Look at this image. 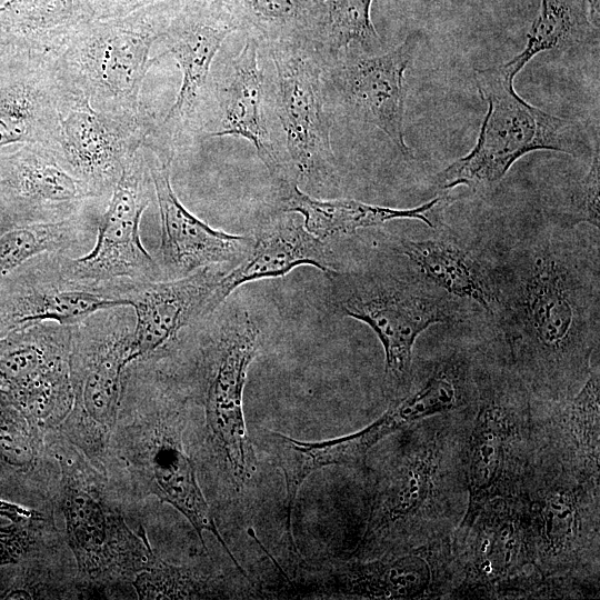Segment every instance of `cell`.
<instances>
[{
    "label": "cell",
    "mask_w": 600,
    "mask_h": 600,
    "mask_svg": "<svg viewBox=\"0 0 600 600\" xmlns=\"http://www.w3.org/2000/svg\"><path fill=\"white\" fill-rule=\"evenodd\" d=\"M148 160L161 218L160 264L162 280L178 279L204 268L226 271L238 264L252 247V237L216 230L191 213L171 184L173 154L149 148ZM227 272V271H226Z\"/></svg>",
    "instance_id": "16"
},
{
    "label": "cell",
    "mask_w": 600,
    "mask_h": 600,
    "mask_svg": "<svg viewBox=\"0 0 600 600\" xmlns=\"http://www.w3.org/2000/svg\"><path fill=\"white\" fill-rule=\"evenodd\" d=\"M432 580L430 562L416 551L387 553L374 560H354L328 567L312 588L320 594L417 599L427 596Z\"/></svg>",
    "instance_id": "26"
},
{
    "label": "cell",
    "mask_w": 600,
    "mask_h": 600,
    "mask_svg": "<svg viewBox=\"0 0 600 600\" xmlns=\"http://www.w3.org/2000/svg\"><path fill=\"white\" fill-rule=\"evenodd\" d=\"M91 19L90 0H8L0 6V58L54 62L73 31Z\"/></svg>",
    "instance_id": "25"
},
{
    "label": "cell",
    "mask_w": 600,
    "mask_h": 600,
    "mask_svg": "<svg viewBox=\"0 0 600 600\" xmlns=\"http://www.w3.org/2000/svg\"><path fill=\"white\" fill-rule=\"evenodd\" d=\"M439 468L436 444L404 450L376 489L367 529L354 556H377L397 547L434 498Z\"/></svg>",
    "instance_id": "19"
},
{
    "label": "cell",
    "mask_w": 600,
    "mask_h": 600,
    "mask_svg": "<svg viewBox=\"0 0 600 600\" xmlns=\"http://www.w3.org/2000/svg\"><path fill=\"white\" fill-rule=\"evenodd\" d=\"M586 176L571 189L562 207L544 213L567 226L600 227V154L596 147Z\"/></svg>",
    "instance_id": "38"
},
{
    "label": "cell",
    "mask_w": 600,
    "mask_h": 600,
    "mask_svg": "<svg viewBox=\"0 0 600 600\" xmlns=\"http://www.w3.org/2000/svg\"><path fill=\"white\" fill-rule=\"evenodd\" d=\"M152 191L148 160L140 149L110 194L98 222L93 249L76 259L57 253L60 274L69 286L120 298L129 281L162 280L161 270L142 246L139 233Z\"/></svg>",
    "instance_id": "9"
},
{
    "label": "cell",
    "mask_w": 600,
    "mask_h": 600,
    "mask_svg": "<svg viewBox=\"0 0 600 600\" xmlns=\"http://www.w3.org/2000/svg\"><path fill=\"white\" fill-rule=\"evenodd\" d=\"M560 419L568 426L571 442L581 452L587 466L599 478V418L600 373L599 366L591 367L578 392L567 398Z\"/></svg>",
    "instance_id": "35"
},
{
    "label": "cell",
    "mask_w": 600,
    "mask_h": 600,
    "mask_svg": "<svg viewBox=\"0 0 600 600\" xmlns=\"http://www.w3.org/2000/svg\"><path fill=\"white\" fill-rule=\"evenodd\" d=\"M0 149L41 143L57 148L62 89L53 62L0 58Z\"/></svg>",
    "instance_id": "20"
},
{
    "label": "cell",
    "mask_w": 600,
    "mask_h": 600,
    "mask_svg": "<svg viewBox=\"0 0 600 600\" xmlns=\"http://www.w3.org/2000/svg\"><path fill=\"white\" fill-rule=\"evenodd\" d=\"M591 0H541L540 11L528 34L521 52L502 68L516 76L539 53L564 50L598 40L592 23Z\"/></svg>",
    "instance_id": "30"
},
{
    "label": "cell",
    "mask_w": 600,
    "mask_h": 600,
    "mask_svg": "<svg viewBox=\"0 0 600 600\" xmlns=\"http://www.w3.org/2000/svg\"><path fill=\"white\" fill-rule=\"evenodd\" d=\"M543 213L487 247L491 321L510 364L533 392L567 399L588 377L600 336L599 229Z\"/></svg>",
    "instance_id": "1"
},
{
    "label": "cell",
    "mask_w": 600,
    "mask_h": 600,
    "mask_svg": "<svg viewBox=\"0 0 600 600\" xmlns=\"http://www.w3.org/2000/svg\"><path fill=\"white\" fill-rule=\"evenodd\" d=\"M139 599H208L227 592L217 578L170 564L157 556L132 580Z\"/></svg>",
    "instance_id": "33"
},
{
    "label": "cell",
    "mask_w": 600,
    "mask_h": 600,
    "mask_svg": "<svg viewBox=\"0 0 600 600\" xmlns=\"http://www.w3.org/2000/svg\"><path fill=\"white\" fill-rule=\"evenodd\" d=\"M173 0H90L94 18L109 19L127 16L150 4ZM187 2L191 0H176Z\"/></svg>",
    "instance_id": "40"
},
{
    "label": "cell",
    "mask_w": 600,
    "mask_h": 600,
    "mask_svg": "<svg viewBox=\"0 0 600 600\" xmlns=\"http://www.w3.org/2000/svg\"><path fill=\"white\" fill-rule=\"evenodd\" d=\"M421 40L413 31L387 52L348 51L339 62L338 84L351 112L381 130L406 158L411 152L404 140L406 71Z\"/></svg>",
    "instance_id": "17"
},
{
    "label": "cell",
    "mask_w": 600,
    "mask_h": 600,
    "mask_svg": "<svg viewBox=\"0 0 600 600\" xmlns=\"http://www.w3.org/2000/svg\"><path fill=\"white\" fill-rule=\"evenodd\" d=\"M520 544L519 531L512 522L503 521L502 524L484 529L477 541L471 573L487 582L507 576L516 566Z\"/></svg>",
    "instance_id": "37"
},
{
    "label": "cell",
    "mask_w": 600,
    "mask_h": 600,
    "mask_svg": "<svg viewBox=\"0 0 600 600\" xmlns=\"http://www.w3.org/2000/svg\"><path fill=\"white\" fill-rule=\"evenodd\" d=\"M280 190L286 193L281 210L300 214L306 229L321 240L396 219H416L433 228L441 222V210L451 201L442 194L418 207L398 209L353 199H320L304 193L296 183L280 187Z\"/></svg>",
    "instance_id": "27"
},
{
    "label": "cell",
    "mask_w": 600,
    "mask_h": 600,
    "mask_svg": "<svg viewBox=\"0 0 600 600\" xmlns=\"http://www.w3.org/2000/svg\"><path fill=\"white\" fill-rule=\"evenodd\" d=\"M372 0H319L320 17L313 47L323 60L348 51L377 53L381 37L370 17Z\"/></svg>",
    "instance_id": "32"
},
{
    "label": "cell",
    "mask_w": 600,
    "mask_h": 600,
    "mask_svg": "<svg viewBox=\"0 0 600 600\" xmlns=\"http://www.w3.org/2000/svg\"><path fill=\"white\" fill-rule=\"evenodd\" d=\"M224 273L204 268L178 279L131 282L120 296L136 319L128 366L169 356L190 327L210 316V300Z\"/></svg>",
    "instance_id": "15"
},
{
    "label": "cell",
    "mask_w": 600,
    "mask_h": 600,
    "mask_svg": "<svg viewBox=\"0 0 600 600\" xmlns=\"http://www.w3.org/2000/svg\"><path fill=\"white\" fill-rule=\"evenodd\" d=\"M98 200L53 147L22 144L11 153L0 152V232L62 221Z\"/></svg>",
    "instance_id": "14"
},
{
    "label": "cell",
    "mask_w": 600,
    "mask_h": 600,
    "mask_svg": "<svg viewBox=\"0 0 600 600\" xmlns=\"http://www.w3.org/2000/svg\"><path fill=\"white\" fill-rule=\"evenodd\" d=\"M254 443L271 463L281 470L287 493V530L291 543L292 509L298 490L312 472L329 466H359L373 443L366 428L351 434L323 441H300L282 433L261 429Z\"/></svg>",
    "instance_id": "28"
},
{
    "label": "cell",
    "mask_w": 600,
    "mask_h": 600,
    "mask_svg": "<svg viewBox=\"0 0 600 600\" xmlns=\"http://www.w3.org/2000/svg\"><path fill=\"white\" fill-rule=\"evenodd\" d=\"M59 112L60 134L56 149L98 199L111 194L124 167L157 126L147 109L137 114L102 112L63 89Z\"/></svg>",
    "instance_id": "13"
},
{
    "label": "cell",
    "mask_w": 600,
    "mask_h": 600,
    "mask_svg": "<svg viewBox=\"0 0 600 600\" xmlns=\"http://www.w3.org/2000/svg\"><path fill=\"white\" fill-rule=\"evenodd\" d=\"M53 524L48 517L12 522L0 527V567L14 564L33 551L53 547Z\"/></svg>",
    "instance_id": "39"
},
{
    "label": "cell",
    "mask_w": 600,
    "mask_h": 600,
    "mask_svg": "<svg viewBox=\"0 0 600 600\" xmlns=\"http://www.w3.org/2000/svg\"><path fill=\"white\" fill-rule=\"evenodd\" d=\"M48 452L57 461V501L66 522L68 546L82 588L129 581L154 558L144 529L127 523L107 474L59 432L50 433Z\"/></svg>",
    "instance_id": "5"
},
{
    "label": "cell",
    "mask_w": 600,
    "mask_h": 600,
    "mask_svg": "<svg viewBox=\"0 0 600 600\" xmlns=\"http://www.w3.org/2000/svg\"><path fill=\"white\" fill-rule=\"evenodd\" d=\"M57 253L36 257L0 280V337L37 322L72 327L99 310L130 306L106 292L69 286L60 274Z\"/></svg>",
    "instance_id": "18"
},
{
    "label": "cell",
    "mask_w": 600,
    "mask_h": 600,
    "mask_svg": "<svg viewBox=\"0 0 600 600\" xmlns=\"http://www.w3.org/2000/svg\"><path fill=\"white\" fill-rule=\"evenodd\" d=\"M421 238H402L397 251L424 278L491 320L493 290L486 247L456 236L442 221Z\"/></svg>",
    "instance_id": "22"
},
{
    "label": "cell",
    "mask_w": 600,
    "mask_h": 600,
    "mask_svg": "<svg viewBox=\"0 0 600 600\" xmlns=\"http://www.w3.org/2000/svg\"><path fill=\"white\" fill-rule=\"evenodd\" d=\"M578 498L569 489L547 494L539 519L542 547L548 553L558 554L572 548L579 531Z\"/></svg>",
    "instance_id": "36"
},
{
    "label": "cell",
    "mask_w": 600,
    "mask_h": 600,
    "mask_svg": "<svg viewBox=\"0 0 600 600\" xmlns=\"http://www.w3.org/2000/svg\"><path fill=\"white\" fill-rule=\"evenodd\" d=\"M237 29L236 19L221 0L182 2L158 39L164 46L158 57L174 58L182 73L181 86L146 144L174 154L177 146L193 131L212 61L226 38Z\"/></svg>",
    "instance_id": "12"
},
{
    "label": "cell",
    "mask_w": 600,
    "mask_h": 600,
    "mask_svg": "<svg viewBox=\"0 0 600 600\" xmlns=\"http://www.w3.org/2000/svg\"><path fill=\"white\" fill-rule=\"evenodd\" d=\"M188 392L164 374L159 361L130 363L124 371L118 419L108 447V467L121 469L140 496H154L177 509L193 527L206 549L210 532L239 572L248 578L218 530L184 450Z\"/></svg>",
    "instance_id": "2"
},
{
    "label": "cell",
    "mask_w": 600,
    "mask_h": 600,
    "mask_svg": "<svg viewBox=\"0 0 600 600\" xmlns=\"http://www.w3.org/2000/svg\"><path fill=\"white\" fill-rule=\"evenodd\" d=\"M252 239L244 258L222 276L209 303L210 314L243 283L281 277L299 266H312L327 277L338 271L324 240L309 232L296 212L281 211L263 221Z\"/></svg>",
    "instance_id": "21"
},
{
    "label": "cell",
    "mask_w": 600,
    "mask_h": 600,
    "mask_svg": "<svg viewBox=\"0 0 600 600\" xmlns=\"http://www.w3.org/2000/svg\"><path fill=\"white\" fill-rule=\"evenodd\" d=\"M0 516L8 518L11 522L46 517V514L38 510L26 508L3 499H0Z\"/></svg>",
    "instance_id": "41"
},
{
    "label": "cell",
    "mask_w": 600,
    "mask_h": 600,
    "mask_svg": "<svg viewBox=\"0 0 600 600\" xmlns=\"http://www.w3.org/2000/svg\"><path fill=\"white\" fill-rule=\"evenodd\" d=\"M46 438L0 391V464L20 474L40 471Z\"/></svg>",
    "instance_id": "34"
},
{
    "label": "cell",
    "mask_w": 600,
    "mask_h": 600,
    "mask_svg": "<svg viewBox=\"0 0 600 600\" xmlns=\"http://www.w3.org/2000/svg\"><path fill=\"white\" fill-rule=\"evenodd\" d=\"M71 326L37 322L0 337V391L43 434L69 414Z\"/></svg>",
    "instance_id": "11"
},
{
    "label": "cell",
    "mask_w": 600,
    "mask_h": 600,
    "mask_svg": "<svg viewBox=\"0 0 600 600\" xmlns=\"http://www.w3.org/2000/svg\"><path fill=\"white\" fill-rule=\"evenodd\" d=\"M406 264L398 273L338 270L328 277L337 310L366 323L381 342L386 390L391 397L409 381L417 338L432 324L462 323L477 309L438 288L407 260Z\"/></svg>",
    "instance_id": "7"
},
{
    "label": "cell",
    "mask_w": 600,
    "mask_h": 600,
    "mask_svg": "<svg viewBox=\"0 0 600 600\" xmlns=\"http://www.w3.org/2000/svg\"><path fill=\"white\" fill-rule=\"evenodd\" d=\"M181 1H163L123 17L91 19L71 34L53 62L61 88L113 114H137L143 80L158 62L150 57Z\"/></svg>",
    "instance_id": "6"
},
{
    "label": "cell",
    "mask_w": 600,
    "mask_h": 600,
    "mask_svg": "<svg viewBox=\"0 0 600 600\" xmlns=\"http://www.w3.org/2000/svg\"><path fill=\"white\" fill-rule=\"evenodd\" d=\"M94 207L57 222L16 226L0 232V280L44 253H68L97 232Z\"/></svg>",
    "instance_id": "29"
},
{
    "label": "cell",
    "mask_w": 600,
    "mask_h": 600,
    "mask_svg": "<svg viewBox=\"0 0 600 600\" xmlns=\"http://www.w3.org/2000/svg\"><path fill=\"white\" fill-rule=\"evenodd\" d=\"M130 306L99 310L72 326L70 379L73 401L56 432L101 472L123 388L136 324Z\"/></svg>",
    "instance_id": "8"
},
{
    "label": "cell",
    "mask_w": 600,
    "mask_h": 600,
    "mask_svg": "<svg viewBox=\"0 0 600 600\" xmlns=\"http://www.w3.org/2000/svg\"><path fill=\"white\" fill-rule=\"evenodd\" d=\"M258 53L259 41L250 36L218 87L220 122L207 137L232 136L248 140L274 182L281 187L292 182L269 133Z\"/></svg>",
    "instance_id": "23"
},
{
    "label": "cell",
    "mask_w": 600,
    "mask_h": 600,
    "mask_svg": "<svg viewBox=\"0 0 600 600\" xmlns=\"http://www.w3.org/2000/svg\"><path fill=\"white\" fill-rule=\"evenodd\" d=\"M197 351L190 394L204 412V440L221 478L236 492L257 473V458L243 414L248 369L260 346V331L248 311L231 309L190 328Z\"/></svg>",
    "instance_id": "3"
},
{
    "label": "cell",
    "mask_w": 600,
    "mask_h": 600,
    "mask_svg": "<svg viewBox=\"0 0 600 600\" xmlns=\"http://www.w3.org/2000/svg\"><path fill=\"white\" fill-rule=\"evenodd\" d=\"M239 28L269 47L280 43L313 44L319 23V0H221Z\"/></svg>",
    "instance_id": "31"
},
{
    "label": "cell",
    "mask_w": 600,
    "mask_h": 600,
    "mask_svg": "<svg viewBox=\"0 0 600 600\" xmlns=\"http://www.w3.org/2000/svg\"><path fill=\"white\" fill-rule=\"evenodd\" d=\"M479 373L469 354L460 349L426 363L419 372L411 369L406 388L373 421L380 437L466 406L477 396Z\"/></svg>",
    "instance_id": "24"
},
{
    "label": "cell",
    "mask_w": 600,
    "mask_h": 600,
    "mask_svg": "<svg viewBox=\"0 0 600 600\" xmlns=\"http://www.w3.org/2000/svg\"><path fill=\"white\" fill-rule=\"evenodd\" d=\"M473 79L487 112L471 150L437 174L434 184L439 190L464 186L474 192H489L520 158L532 151L591 159L596 146L586 127L523 100L514 90V77L501 64L476 69Z\"/></svg>",
    "instance_id": "4"
},
{
    "label": "cell",
    "mask_w": 600,
    "mask_h": 600,
    "mask_svg": "<svg viewBox=\"0 0 600 600\" xmlns=\"http://www.w3.org/2000/svg\"><path fill=\"white\" fill-rule=\"evenodd\" d=\"M269 48L290 180L312 190L332 187L338 182V170L322 96L323 59L310 42Z\"/></svg>",
    "instance_id": "10"
}]
</instances>
